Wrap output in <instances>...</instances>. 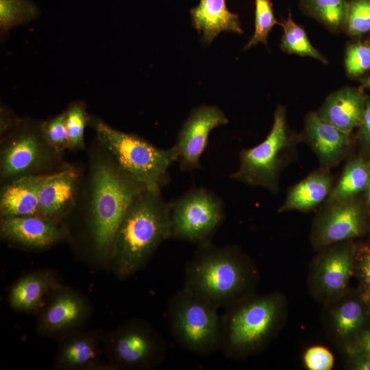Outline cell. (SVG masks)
Returning <instances> with one entry per match:
<instances>
[{
    "mask_svg": "<svg viewBox=\"0 0 370 370\" xmlns=\"http://www.w3.org/2000/svg\"><path fill=\"white\" fill-rule=\"evenodd\" d=\"M100 146L90 157L85 203L95 251L102 257L113 258L121 222L134 199L147 190Z\"/></svg>",
    "mask_w": 370,
    "mask_h": 370,
    "instance_id": "1",
    "label": "cell"
},
{
    "mask_svg": "<svg viewBox=\"0 0 370 370\" xmlns=\"http://www.w3.org/2000/svg\"><path fill=\"white\" fill-rule=\"evenodd\" d=\"M256 269L234 246L199 245L185 269L184 288L217 308L247 297L255 282Z\"/></svg>",
    "mask_w": 370,
    "mask_h": 370,
    "instance_id": "2",
    "label": "cell"
},
{
    "mask_svg": "<svg viewBox=\"0 0 370 370\" xmlns=\"http://www.w3.org/2000/svg\"><path fill=\"white\" fill-rule=\"evenodd\" d=\"M172 236L169 203L145 191L126 211L118 229L113 258L118 275L137 271L163 241Z\"/></svg>",
    "mask_w": 370,
    "mask_h": 370,
    "instance_id": "3",
    "label": "cell"
},
{
    "mask_svg": "<svg viewBox=\"0 0 370 370\" xmlns=\"http://www.w3.org/2000/svg\"><path fill=\"white\" fill-rule=\"evenodd\" d=\"M283 310L281 297H247L227 307L221 318V349L230 358L261 349L274 334Z\"/></svg>",
    "mask_w": 370,
    "mask_h": 370,
    "instance_id": "4",
    "label": "cell"
},
{
    "mask_svg": "<svg viewBox=\"0 0 370 370\" xmlns=\"http://www.w3.org/2000/svg\"><path fill=\"white\" fill-rule=\"evenodd\" d=\"M88 125L95 130L97 141L113 156L120 166L142 184L147 191L161 193L169 180L168 170L177 161L175 145L161 149L134 134L110 126L90 117Z\"/></svg>",
    "mask_w": 370,
    "mask_h": 370,
    "instance_id": "5",
    "label": "cell"
},
{
    "mask_svg": "<svg viewBox=\"0 0 370 370\" xmlns=\"http://www.w3.org/2000/svg\"><path fill=\"white\" fill-rule=\"evenodd\" d=\"M167 318L173 338L183 349L206 355L221 348V318L218 308L184 288L169 301Z\"/></svg>",
    "mask_w": 370,
    "mask_h": 370,
    "instance_id": "6",
    "label": "cell"
},
{
    "mask_svg": "<svg viewBox=\"0 0 370 370\" xmlns=\"http://www.w3.org/2000/svg\"><path fill=\"white\" fill-rule=\"evenodd\" d=\"M61 153L46 141L41 122L21 119L12 131L1 137L0 179L1 184L16 178L60 171Z\"/></svg>",
    "mask_w": 370,
    "mask_h": 370,
    "instance_id": "7",
    "label": "cell"
},
{
    "mask_svg": "<svg viewBox=\"0 0 370 370\" xmlns=\"http://www.w3.org/2000/svg\"><path fill=\"white\" fill-rule=\"evenodd\" d=\"M295 147L294 140L287 132L284 109L278 107L267 138L258 145L241 151L239 166L230 177L275 193L279 190L281 171Z\"/></svg>",
    "mask_w": 370,
    "mask_h": 370,
    "instance_id": "8",
    "label": "cell"
},
{
    "mask_svg": "<svg viewBox=\"0 0 370 370\" xmlns=\"http://www.w3.org/2000/svg\"><path fill=\"white\" fill-rule=\"evenodd\" d=\"M172 237L201 245L224 217L223 202L212 191L195 188L169 202Z\"/></svg>",
    "mask_w": 370,
    "mask_h": 370,
    "instance_id": "9",
    "label": "cell"
},
{
    "mask_svg": "<svg viewBox=\"0 0 370 370\" xmlns=\"http://www.w3.org/2000/svg\"><path fill=\"white\" fill-rule=\"evenodd\" d=\"M365 229V210L355 197L325 203L314 221L311 241L317 248L328 247L358 237Z\"/></svg>",
    "mask_w": 370,
    "mask_h": 370,
    "instance_id": "10",
    "label": "cell"
},
{
    "mask_svg": "<svg viewBox=\"0 0 370 370\" xmlns=\"http://www.w3.org/2000/svg\"><path fill=\"white\" fill-rule=\"evenodd\" d=\"M112 355L116 364L129 368L153 367L161 363L166 346L151 327L140 322L130 323L114 335Z\"/></svg>",
    "mask_w": 370,
    "mask_h": 370,
    "instance_id": "11",
    "label": "cell"
},
{
    "mask_svg": "<svg viewBox=\"0 0 370 370\" xmlns=\"http://www.w3.org/2000/svg\"><path fill=\"white\" fill-rule=\"evenodd\" d=\"M227 123L224 112L217 106H202L191 112L175 144L181 171H193L201 168L200 158L208 147L210 132Z\"/></svg>",
    "mask_w": 370,
    "mask_h": 370,
    "instance_id": "12",
    "label": "cell"
},
{
    "mask_svg": "<svg viewBox=\"0 0 370 370\" xmlns=\"http://www.w3.org/2000/svg\"><path fill=\"white\" fill-rule=\"evenodd\" d=\"M328 247L314 267L312 284L319 296L334 301L346 294L354 271L356 247L349 241Z\"/></svg>",
    "mask_w": 370,
    "mask_h": 370,
    "instance_id": "13",
    "label": "cell"
},
{
    "mask_svg": "<svg viewBox=\"0 0 370 370\" xmlns=\"http://www.w3.org/2000/svg\"><path fill=\"white\" fill-rule=\"evenodd\" d=\"M0 232L5 240L34 249L51 246L64 234L58 221L39 215L1 217Z\"/></svg>",
    "mask_w": 370,
    "mask_h": 370,
    "instance_id": "14",
    "label": "cell"
},
{
    "mask_svg": "<svg viewBox=\"0 0 370 370\" xmlns=\"http://www.w3.org/2000/svg\"><path fill=\"white\" fill-rule=\"evenodd\" d=\"M79 185V174L73 168L51 173L40 192L37 215L59 222L74 207Z\"/></svg>",
    "mask_w": 370,
    "mask_h": 370,
    "instance_id": "15",
    "label": "cell"
},
{
    "mask_svg": "<svg viewBox=\"0 0 370 370\" xmlns=\"http://www.w3.org/2000/svg\"><path fill=\"white\" fill-rule=\"evenodd\" d=\"M306 138L322 169L328 171L341 160L350 143L349 133L339 130L314 112L306 117Z\"/></svg>",
    "mask_w": 370,
    "mask_h": 370,
    "instance_id": "16",
    "label": "cell"
},
{
    "mask_svg": "<svg viewBox=\"0 0 370 370\" xmlns=\"http://www.w3.org/2000/svg\"><path fill=\"white\" fill-rule=\"evenodd\" d=\"M50 174L23 176L2 184L1 218L37 215L40 192Z\"/></svg>",
    "mask_w": 370,
    "mask_h": 370,
    "instance_id": "17",
    "label": "cell"
},
{
    "mask_svg": "<svg viewBox=\"0 0 370 370\" xmlns=\"http://www.w3.org/2000/svg\"><path fill=\"white\" fill-rule=\"evenodd\" d=\"M190 14L194 27L202 33L206 43L223 31L243 33L238 15L227 10L225 0H199Z\"/></svg>",
    "mask_w": 370,
    "mask_h": 370,
    "instance_id": "18",
    "label": "cell"
},
{
    "mask_svg": "<svg viewBox=\"0 0 370 370\" xmlns=\"http://www.w3.org/2000/svg\"><path fill=\"white\" fill-rule=\"evenodd\" d=\"M333 187V178L328 170L316 171L289 189L278 211L311 210L328 198Z\"/></svg>",
    "mask_w": 370,
    "mask_h": 370,
    "instance_id": "19",
    "label": "cell"
},
{
    "mask_svg": "<svg viewBox=\"0 0 370 370\" xmlns=\"http://www.w3.org/2000/svg\"><path fill=\"white\" fill-rule=\"evenodd\" d=\"M365 104L361 94L346 88L331 95L318 114L339 130L350 134L360 125Z\"/></svg>",
    "mask_w": 370,
    "mask_h": 370,
    "instance_id": "20",
    "label": "cell"
},
{
    "mask_svg": "<svg viewBox=\"0 0 370 370\" xmlns=\"http://www.w3.org/2000/svg\"><path fill=\"white\" fill-rule=\"evenodd\" d=\"M58 287L56 279L47 272L28 275L13 286L10 293V304L18 310H37L43 305L46 294Z\"/></svg>",
    "mask_w": 370,
    "mask_h": 370,
    "instance_id": "21",
    "label": "cell"
},
{
    "mask_svg": "<svg viewBox=\"0 0 370 370\" xmlns=\"http://www.w3.org/2000/svg\"><path fill=\"white\" fill-rule=\"evenodd\" d=\"M86 312V306L81 297L72 293H61L42 314L40 329L46 332L67 329L79 323Z\"/></svg>",
    "mask_w": 370,
    "mask_h": 370,
    "instance_id": "22",
    "label": "cell"
},
{
    "mask_svg": "<svg viewBox=\"0 0 370 370\" xmlns=\"http://www.w3.org/2000/svg\"><path fill=\"white\" fill-rule=\"evenodd\" d=\"M336 300L330 314L332 328L336 337L348 343L362 330L369 313L360 297L345 299L343 296Z\"/></svg>",
    "mask_w": 370,
    "mask_h": 370,
    "instance_id": "23",
    "label": "cell"
},
{
    "mask_svg": "<svg viewBox=\"0 0 370 370\" xmlns=\"http://www.w3.org/2000/svg\"><path fill=\"white\" fill-rule=\"evenodd\" d=\"M369 175V162L361 158L349 160L325 203L341 201L354 198L365 190Z\"/></svg>",
    "mask_w": 370,
    "mask_h": 370,
    "instance_id": "24",
    "label": "cell"
},
{
    "mask_svg": "<svg viewBox=\"0 0 370 370\" xmlns=\"http://www.w3.org/2000/svg\"><path fill=\"white\" fill-rule=\"evenodd\" d=\"M98 353V347L94 338L86 336H77L64 344L58 362L63 367H86L95 362Z\"/></svg>",
    "mask_w": 370,
    "mask_h": 370,
    "instance_id": "25",
    "label": "cell"
},
{
    "mask_svg": "<svg viewBox=\"0 0 370 370\" xmlns=\"http://www.w3.org/2000/svg\"><path fill=\"white\" fill-rule=\"evenodd\" d=\"M40 14L39 8L31 0H0L1 40L12 29L31 22Z\"/></svg>",
    "mask_w": 370,
    "mask_h": 370,
    "instance_id": "26",
    "label": "cell"
},
{
    "mask_svg": "<svg viewBox=\"0 0 370 370\" xmlns=\"http://www.w3.org/2000/svg\"><path fill=\"white\" fill-rule=\"evenodd\" d=\"M280 25L284 29L282 48L286 52L312 57L326 63L325 58L310 44L305 31L297 25L289 14Z\"/></svg>",
    "mask_w": 370,
    "mask_h": 370,
    "instance_id": "27",
    "label": "cell"
},
{
    "mask_svg": "<svg viewBox=\"0 0 370 370\" xmlns=\"http://www.w3.org/2000/svg\"><path fill=\"white\" fill-rule=\"evenodd\" d=\"M66 129L68 138V149L83 150L85 147L84 130L88 125L90 116L86 112L84 102H72L66 110Z\"/></svg>",
    "mask_w": 370,
    "mask_h": 370,
    "instance_id": "28",
    "label": "cell"
},
{
    "mask_svg": "<svg viewBox=\"0 0 370 370\" xmlns=\"http://www.w3.org/2000/svg\"><path fill=\"white\" fill-rule=\"evenodd\" d=\"M307 4L313 15L330 27L346 23L349 8L346 0H307Z\"/></svg>",
    "mask_w": 370,
    "mask_h": 370,
    "instance_id": "29",
    "label": "cell"
},
{
    "mask_svg": "<svg viewBox=\"0 0 370 370\" xmlns=\"http://www.w3.org/2000/svg\"><path fill=\"white\" fill-rule=\"evenodd\" d=\"M278 23L270 0H255V31L245 49L259 42L267 45V37L273 27Z\"/></svg>",
    "mask_w": 370,
    "mask_h": 370,
    "instance_id": "30",
    "label": "cell"
},
{
    "mask_svg": "<svg viewBox=\"0 0 370 370\" xmlns=\"http://www.w3.org/2000/svg\"><path fill=\"white\" fill-rule=\"evenodd\" d=\"M66 110L41 122L42 134L48 144L59 153L68 148Z\"/></svg>",
    "mask_w": 370,
    "mask_h": 370,
    "instance_id": "31",
    "label": "cell"
},
{
    "mask_svg": "<svg viewBox=\"0 0 370 370\" xmlns=\"http://www.w3.org/2000/svg\"><path fill=\"white\" fill-rule=\"evenodd\" d=\"M348 32L358 35L370 30V0H354L349 3L346 21Z\"/></svg>",
    "mask_w": 370,
    "mask_h": 370,
    "instance_id": "32",
    "label": "cell"
},
{
    "mask_svg": "<svg viewBox=\"0 0 370 370\" xmlns=\"http://www.w3.org/2000/svg\"><path fill=\"white\" fill-rule=\"evenodd\" d=\"M345 66L352 75H359L370 68V47L362 43L349 46L347 50Z\"/></svg>",
    "mask_w": 370,
    "mask_h": 370,
    "instance_id": "33",
    "label": "cell"
},
{
    "mask_svg": "<svg viewBox=\"0 0 370 370\" xmlns=\"http://www.w3.org/2000/svg\"><path fill=\"white\" fill-rule=\"evenodd\" d=\"M306 367L309 370H330L334 363L332 353L323 346H312L308 348L303 357Z\"/></svg>",
    "mask_w": 370,
    "mask_h": 370,
    "instance_id": "34",
    "label": "cell"
},
{
    "mask_svg": "<svg viewBox=\"0 0 370 370\" xmlns=\"http://www.w3.org/2000/svg\"><path fill=\"white\" fill-rule=\"evenodd\" d=\"M358 278L360 293L370 291V245L356 248L354 259V270Z\"/></svg>",
    "mask_w": 370,
    "mask_h": 370,
    "instance_id": "35",
    "label": "cell"
},
{
    "mask_svg": "<svg viewBox=\"0 0 370 370\" xmlns=\"http://www.w3.org/2000/svg\"><path fill=\"white\" fill-rule=\"evenodd\" d=\"M345 351L349 357L356 355L370 356V327L362 330L354 339L347 343Z\"/></svg>",
    "mask_w": 370,
    "mask_h": 370,
    "instance_id": "36",
    "label": "cell"
},
{
    "mask_svg": "<svg viewBox=\"0 0 370 370\" xmlns=\"http://www.w3.org/2000/svg\"><path fill=\"white\" fill-rule=\"evenodd\" d=\"M7 106L1 105L0 135L1 138L12 131L21 121Z\"/></svg>",
    "mask_w": 370,
    "mask_h": 370,
    "instance_id": "37",
    "label": "cell"
},
{
    "mask_svg": "<svg viewBox=\"0 0 370 370\" xmlns=\"http://www.w3.org/2000/svg\"><path fill=\"white\" fill-rule=\"evenodd\" d=\"M359 126L360 140L366 146L370 147V101L365 104L363 116Z\"/></svg>",
    "mask_w": 370,
    "mask_h": 370,
    "instance_id": "38",
    "label": "cell"
},
{
    "mask_svg": "<svg viewBox=\"0 0 370 370\" xmlns=\"http://www.w3.org/2000/svg\"><path fill=\"white\" fill-rule=\"evenodd\" d=\"M351 358V367L356 370H370V356L356 355Z\"/></svg>",
    "mask_w": 370,
    "mask_h": 370,
    "instance_id": "39",
    "label": "cell"
},
{
    "mask_svg": "<svg viewBox=\"0 0 370 370\" xmlns=\"http://www.w3.org/2000/svg\"><path fill=\"white\" fill-rule=\"evenodd\" d=\"M368 162H369V180H368V183H367V186L365 189V191H366L367 210V214L369 215V221H370V159Z\"/></svg>",
    "mask_w": 370,
    "mask_h": 370,
    "instance_id": "40",
    "label": "cell"
},
{
    "mask_svg": "<svg viewBox=\"0 0 370 370\" xmlns=\"http://www.w3.org/2000/svg\"><path fill=\"white\" fill-rule=\"evenodd\" d=\"M360 298L365 304L368 313L370 314V291L360 293Z\"/></svg>",
    "mask_w": 370,
    "mask_h": 370,
    "instance_id": "41",
    "label": "cell"
},
{
    "mask_svg": "<svg viewBox=\"0 0 370 370\" xmlns=\"http://www.w3.org/2000/svg\"><path fill=\"white\" fill-rule=\"evenodd\" d=\"M365 86L366 87H370V77L366 80Z\"/></svg>",
    "mask_w": 370,
    "mask_h": 370,
    "instance_id": "42",
    "label": "cell"
}]
</instances>
